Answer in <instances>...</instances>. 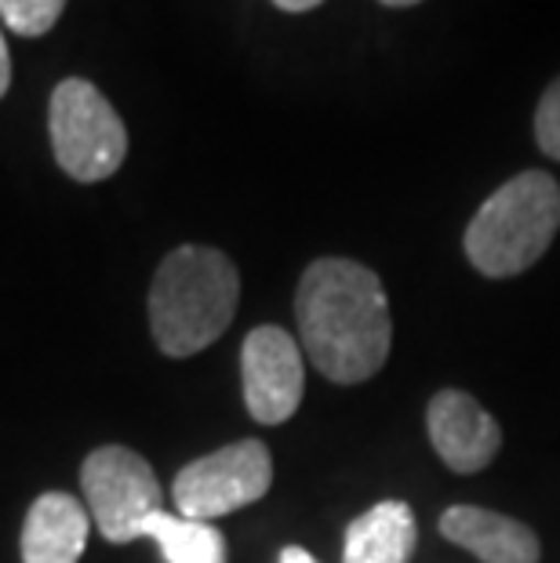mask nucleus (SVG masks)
I'll list each match as a JSON object with an SVG mask.
<instances>
[{
	"label": "nucleus",
	"mask_w": 560,
	"mask_h": 563,
	"mask_svg": "<svg viewBox=\"0 0 560 563\" xmlns=\"http://www.w3.org/2000/svg\"><path fill=\"white\" fill-rule=\"evenodd\" d=\"M66 0H0V19L19 37H44L63 15Z\"/></svg>",
	"instance_id": "13"
},
{
	"label": "nucleus",
	"mask_w": 560,
	"mask_h": 563,
	"mask_svg": "<svg viewBox=\"0 0 560 563\" xmlns=\"http://www.w3.org/2000/svg\"><path fill=\"white\" fill-rule=\"evenodd\" d=\"M426 433L437 451V459L451 473L470 476L495 462L503 448V429L481 400H473L462 389H440L426 407Z\"/></svg>",
	"instance_id": "8"
},
{
	"label": "nucleus",
	"mask_w": 560,
	"mask_h": 563,
	"mask_svg": "<svg viewBox=\"0 0 560 563\" xmlns=\"http://www.w3.org/2000/svg\"><path fill=\"white\" fill-rule=\"evenodd\" d=\"M560 233V183L550 172H520L481 203L462 247L492 280L528 273Z\"/></svg>",
	"instance_id": "3"
},
{
	"label": "nucleus",
	"mask_w": 560,
	"mask_h": 563,
	"mask_svg": "<svg viewBox=\"0 0 560 563\" xmlns=\"http://www.w3.org/2000/svg\"><path fill=\"white\" fill-rule=\"evenodd\" d=\"M277 563H320V560L309 553V549H303V545H284Z\"/></svg>",
	"instance_id": "15"
},
{
	"label": "nucleus",
	"mask_w": 560,
	"mask_h": 563,
	"mask_svg": "<svg viewBox=\"0 0 560 563\" xmlns=\"http://www.w3.org/2000/svg\"><path fill=\"white\" fill-rule=\"evenodd\" d=\"M88 534V509L66 490H44L22 523V563H80Z\"/></svg>",
	"instance_id": "10"
},
{
	"label": "nucleus",
	"mask_w": 560,
	"mask_h": 563,
	"mask_svg": "<svg viewBox=\"0 0 560 563\" xmlns=\"http://www.w3.org/2000/svg\"><path fill=\"white\" fill-rule=\"evenodd\" d=\"M295 320L306 361L328 382L356 386L383 371L393 345L389 298L361 262H309L295 291Z\"/></svg>",
	"instance_id": "1"
},
{
	"label": "nucleus",
	"mask_w": 560,
	"mask_h": 563,
	"mask_svg": "<svg viewBox=\"0 0 560 563\" xmlns=\"http://www.w3.org/2000/svg\"><path fill=\"white\" fill-rule=\"evenodd\" d=\"M241 273L233 258L208 244H183L153 273L150 284V331L172 361L205 353L219 342L237 317Z\"/></svg>",
	"instance_id": "2"
},
{
	"label": "nucleus",
	"mask_w": 560,
	"mask_h": 563,
	"mask_svg": "<svg viewBox=\"0 0 560 563\" xmlns=\"http://www.w3.org/2000/svg\"><path fill=\"white\" fill-rule=\"evenodd\" d=\"M535 142L546 157L560 161V77L542 91L539 110H535Z\"/></svg>",
	"instance_id": "14"
},
{
	"label": "nucleus",
	"mask_w": 560,
	"mask_h": 563,
	"mask_svg": "<svg viewBox=\"0 0 560 563\" xmlns=\"http://www.w3.org/2000/svg\"><path fill=\"white\" fill-rule=\"evenodd\" d=\"M241 382L248 415L262 426H281L299 411L306 393V353L277 323L248 331L241 345Z\"/></svg>",
	"instance_id": "7"
},
{
	"label": "nucleus",
	"mask_w": 560,
	"mask_h": 563,
	"mask_svg": "<svg viewBox=\"0 0 560 563\" xmlns=\"http://www.w3.org/2000/svg\"><path fill=\"white\" fill-rule=\"evenodd\" d=\"M378 4H386V8H415L419 0H378Z\"/></svg>",
	"instance_id": "18"
},
{
	"label": "nucleus",
	"mask_w": 560,
	"mask_h": 563,
	"mask_svg": "<svg viewBox=\"0 0 560 563\" xmlns=\"http://www.w3.org/2000/svg\"><path fill=\"white\" fill-rule=\"evenodd\" d=\"M142 538H153L161 549L164 563H226L230 549L216 523L189 520L183 512H153L142 523Z\"/></svg>",
	"instance_id": "12"
},
{
	"label": "nucleus",
	"mask_w": 560,
	"mask_h": 563,
	"mask_svg": "<svg viewBox=\"0 0 560 563\" xmlns=\"http://www.w3.org/2000/svg\"><path fill=\"white\" fill-rule=\"evenodd\" d=\"M273 487V459L262 440H237L183 465L172 484L175 509L189 520H219L255 506Z\"/></svg>",
	"instance_id": "6"
},
{
	"label": "nucleus",
	"mask_w": 560,
	"mask_h": 563,
	"mask_svg": "<svg viewBox=\"0 0 560 563\" xmlns=\"http://www.w3.org/2000/svg\"><path fill=\"white\" fill-rule=\"evenodd\" d=\"M320 4H325V0H273V8L288 11V15H303V11H314Z\"/></svg>",
	"instance_id": "17"
},
{
	"label": "nucleus",
	"mask_w": 560,
	"mask_h": 563,
	"mask_svg": "<svg viewBox=\"0 0 560 563\" xmlns=\"http://www.w3.org/2000/svg\"><path fill=\"white\" fill-rule=\"evenodd\" d=\"M440 534L481 563H539V534L506 512L481 506H451L440 517Z\"/></svg>",
	"instance_id": "9"
},
{
	"label": "nucleus",
	"mask_w": 560,
	"mask_h": 563,
	"mask_svg": "<svg viewBox=\"0 0 560 563\" xmlns=\"http://www.w3.org/2000/svg\"><path fill=\"white\" fill-rule=\"evenodd\" d=\"M11 88V55H8V41L0 37V99L8 95Z\"/></svg>",
	"instance_id": "16"
},
{
	"label": "nucleus",
	"mask_w": 560,
	"mask_h": 563,
	"mask_svg": "<svg viewBox=\"0 0 560 563\" xmlns=\"http://www.w3.org/2000/svg\"><path fill=\"white\" fill-rule=\"evenodd\" d=\"M88 512L110 545L142 538V523L164 509V490L153 465L124 443L95 448L80 465Z\"/></svg>",
	"instance_id": "5"
},
{
	"label": "nucleus",
	"mask_w": 560,
	"mask_h": 563,
	"mask_svg": "<svg viewBox=\"0 0 560 563\" xmlns=\"http://www.w3.org/2000/svg\"><path fill=\"white\" fill-rule=\"evenodd\" d=\"M419 545V523L408 501H378L345 527L342 563H408Z\"/></svg>",
	"instance_id": "11"
},
{
	"label": "nucleus",
	"mask_w": 560,
	"mask_h": 563,
	"mask_svg": "<svg viewBox=\"0 0 560 563\" xmlns=\"http://www.w3.org/2000/svg\"><path fill=\"white\" fill-rule=\"evenodd\" d=\"M47 135L58 167L74 183H106L128 157V128L110 99L85 77H66L47 99Z\"/></svg>",
	"instance_id": "4"
}]
</instances>
